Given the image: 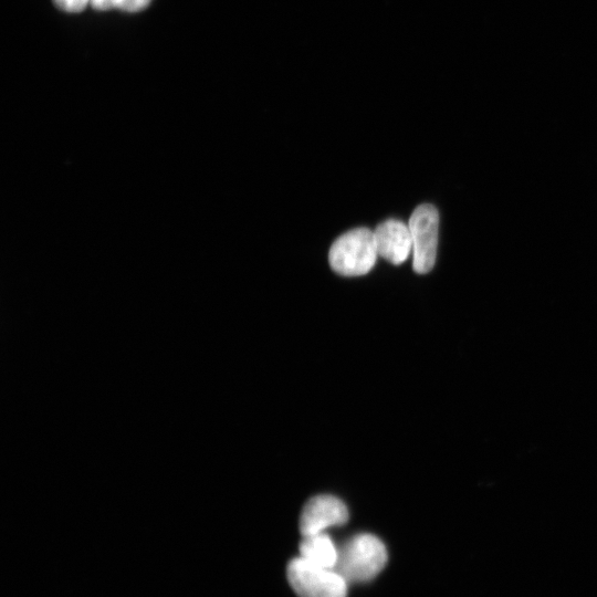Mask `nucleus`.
I'll list each match as a JSON object with an SVG mask.
<instances>
[{
	"mask_svg": "<svg viewBox=\"0 0 597 597\" xmlns=\"http://www.w3.org/2000/svg\"><path fill=\"white\" fill-rule=\"evenodd\" d=\"M348 520L345 503L336 496L321 494L310 499L300 516V531L303 536L322 533L329 526L343 525Z\"/></svg>",
	"mask_w": 597,
	"mask_h": 597,
	"instance_id": "obj_5",
	"label": "nucleus"
},
{
	"mask_svg": "<svg viewBox=\"0 0 597 597\" xmlns=\"http://www.w3.org/2000/svg\"><path fill=\"white\" fill-rule=\"evenodd\" d=\"M387 563L384 543L371 534H358L338 548L334 569L347 583H364L374 578Z\"/></svg>",
	"mask_w": 597,
	"mask_h": 597,
	"instance_id": "obj_1",
	"label": "nucleus"
},
{
	"mask_svg": "<svg viewBox=\"0 0 597 597\" xmlns=\"http://www.w3.org/2000/svg\"><path fill=\"white\" fill-rule=\"evenodd\" d=\"M301 557L321 567L333 568L337 562L338 548L328 535L322 533L303 536L300 544Z\"/></svg>",
	"mask_w": 597,
	"mask_h": 597,
	"instance_id": "obj_7",
	"label": "nucleus"
},
{
	"mask_svg": "<svg viewBox=\"0 0 597 597\" xmlns=\"http://www.w3.org/2000/svg\"><path fill=\"white\" fill-rule=\"evenodd\" d=\"M91 6L95 10H109L117 7L118 0H91Z\"/></svg>",
	"mask_w": 597,
	"mask_h": 597,
	"instance_id": "obj_10",
	"label": "nucleus"
},
{
	"mask_svg": "<svg viewBox=\"0 0 597 597\" xmlns=\"http://www.w3.org/2000/svg\"><path fill=\"white\" fill-rule=\"evenodd\" d=\"M151 0H118L117 9L126 12H137L145 9Z\"/></svg>",
	"mask_w": 597,
	"mask_h": 597,
	"instance_id": "obj_9",
	"label": "nucleus"
},
{
	"mask_svg": "<svg viewBox=\"0 0 597 597\" xmlns=\"http://www.w3.org/2000/svg\"><path fill=\"white\" fill-rule=\"evenodd\" d=\"M377 255L374 231L357 228L334 241L329 249L328 261L331 268L338 274L357 276L373 269Z\"/></svg>",
	"mask_w": 597,
	"mask_h": 597,
	"instance_id": "obj_2",
	"label": "nucleus"
},
{
	"mask_svg": "<svg viewBox=\"0 0 597 597\" xmlns=\"http://www.w3.org/2000/svg\"><path fill=\"white\" fill-rule=\"evenodd\" d=\"M374 237L378 255L395 265L405 262L412 250L409 227L402 221L389 219L379 223Z\"/></svg>",
	"mask_w": 597,
	"mask_h": 597,
	"instance_id": "obj_6",
	"label": "nucleus"
},
{
	"mask_svg": "<svg viewBox=\"0 0 597 597\" xmlns=\"http://www.w3.org/2000/svg\"><path fill=\"white\" fill-rule=\"evenodd\" d=\"M412 239V268L419 274L431 271L438 247L439 213L434 206L422 203L410 216L408 223Z\"/></svg>",
	"mask_w": 597,
	"mask_h": 597,
	"instance_id": "obj_4",
	"label": "nucleus"
},
{
	"mask_svg": "<svg viewBox=\"0 0 597 597\" xmlns=\"http://www.w3.org/2000/svg\"><path fill=\"white\" fill-rule=\"evenodd\" d=\"M54 4L66 12H80L85 9L91 0H53Z\"/></svg>",
	"mask_w": 597,
	"mask_h": 597,
	"instance_id": "obj_8",
	"label": "nucleus"
},
{
	"mask_svg": "<svg viewBox=\"0 0 597 597\" xmlns=\"http://www.w3.org/2000/svg\"><path fill=\"white\" fill-rule=\"evenodd\" d=\"M291 587L298 597H346L347 582L333 568L316 566L301 556L286 568Z\"/></svg>",
	"mask_w": 597,
	"mask_h": 597,
	"instance_id": "obj_3",
	"label": "nucleus"
}]
</instances>
